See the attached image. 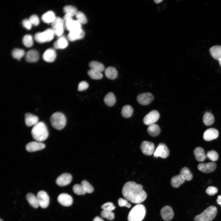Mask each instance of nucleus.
I'll list each match as a JSON object with an SVG mask.
<instances>
[{"mask_svg": "<svg viewBox=\"0 0 221 221\" xmlns=\"http://www.w3.org/2000/svg\"><path fill=\"white\" fill-rule=\"evenodd\" d=\"M122 193L126 200L134 204L140 203L144 201L147 197L146 193L143 190L142 186L132 181H128L124 184Z\"/></svg>", "mask_w": 221, "mask_h": 221, "instance_id": "obj_1", "label": "nucleus"}, {"mask_svg": "<svg viewBox=\"0 0 221 221\" xmlns=\"http://www.w3.org/2000/svg\"><path fill=\"white\" fill-rule=\"evenodd\" d=\"M31 133L33 138L37 141L40 142L45 140L48 136L47 127L42 122H39L34 126Z\"/></svg>", "mask_w": 221, "mask_h": 221, "instance_id": "obj_2", "label": "nucleus"}, {"mask_svg": "<svg viewBox=\"0 0 221 221\" xmlns=\"http://www.w3.org/2000/svg\"><path fill=\"white\" fill-rule=\"evenodd\" d=\"M146 209L144 206L138 204L134 206L131 210L128 215V221H142L144 218Z\"/></svg>", "mask_w": 221, "mask_h": 221, "instance_id": "obj_3", "label": "nucleus"}, {"mask_svg": "<svg viewBox=\"0 0 221 221\" xmlns=\"http://www.w3.org/2000/svg\"><path fill=\"white\" fill-rule=\"evenodd\" d=\"M217 209L215 206L211 205L207 207L200 214L196 215L194 221H211L217 215Z\"/></svg>", "mask_w": 221, "mask_h": 221, "instance_id": "obj_4", "label": "nucleus"}, {"mask_svg": "<svg viewBox=\"0 0 221 221\" xmlns=\"http://www.w3.org/2000/svg\"><path fill=\"white\" fill-rule=\"evenodd\" d=\"M50 121L52 126L59 130L63 129L66 123L65 116L60 112H56L53 114L50 117Z\"/></svg>", "mask_w": 221, "mask_h": 221, "instance_id": "obj_5", "label": "nucleus"}, {"mask_svg": "<svg viewBox=\"0 0 221 221\" xmlns=\"http://www.w3.org/2000/svg\"><path fill=\"white\" fill-rule=\"evenodd\" d=\"M55 35L52 29L49 28L43 32L36 33L34 35V38L37 42L42 43L51 41L54 38Z\"/></svg>", "mask_w": 221, "mask_h": 221, "instance_id": "obj_6", "label": "nucleus"}, {"mask_svg": "<svg viewBox=\"0 0 221 221\" xmlns=\"http://www.w3.org/2000/svg\"><path fill=\"white\" fill-rule=\"evenodd\" d=\"M52 29L55 35L59 37L62 35L65 27L63 19L60 17H56L51 23Z\"/></svg>", "mask_w": 221, "mask_h": 221, "instance_id": "obj_7", "label": "nucleus"}, {"mask_svg": "<svg viewBox=\"0 0 221 221\" xmlns=\"http://www.w3.org/2000/svg\"><path fill=\"white\" fill-rule=\"evenodd\" d=\"M153 154L155 157H160L162 158H165L169 155V151L165 144L160 143L158 145Z\"/></svg>", "mask_w": 221, "mask_h": 221, "instance_id": "obj_8", "label": "nucleus"}, {"mask_svg": "<svg viewBox=\"0 0 221 221\" xmlns=\"http://www.w3.org/2000/svg\"><path fill=\"white\" fill-rule=\"evenodd\" d=\"M160 117L159 112L153 110L149 113L144 117L143 122L145 124L149 126L155 124L157 121Z\"/></svg>", "mask_w": 221, "mask_h": 221, "instance_id": "obj_9", "label": "nucleus"}, {"mask_svg": "<svg viewBox=\"0 0 221 221\" xmlns=\"http://www.w3.org/2000/svg\"><path fill=\"white\" fill-rule=\"evenodd\" d=\"M37 196L39 206L43 208L48 207L49 203V198L45 192L43 191H39L38 192Z\"/></svg>", "mask_w": 221, "mask_h": 221, "instance_id": "obj_10", "label": "nucleus"}, {"mask_svg": "<svg viewBox=\"0 0 221 221\" xmlns=\"http://www.w3.org/2000/svg\"><path fill=\"white\" fill-rule=\"evenodd\" d=\"M140 148L143 153L146 155H151L155 151L154 144L147 141H144L142 142Z\"/></svg>", "mask_w": 221, "mask_h": 221, "instance_id": "obj_11", "label": "nucleus"}, {"mask_svg": "<svg viewBox=\"0 0 221 221\" xmlns=\"http://www.w3.org/2000/svg\"><path fill=\"white\" fill-rule=\"evenodd\" d=\"M153 99V96L151 93L149 92L140 94L137 97V100L138 103L143 105H148Z\"/></svg>", "mask_w": 221, "mask_h": 221, "instance_id": "obj_12", "label": "nucleus"}, {"mask_svg": "<svg viewBox=\"0 0 221 221\" xmlns=\"http://www.w3.org/2000/svg\"><path fill=\"white\" fill-rule=\"evenodd\" d=\"M72 176L68 173H64L59 176L56 179V183L60 186H64L69 184L71 182Z\"/></svg>", "mask_w": 221, "mask_h": 221, "instance_id": "obj_13", "label": "nucleus"}, {"mask_svg": "<svg viewBox=\"0 0 221 221\" xmlns=\"http://www.w3.org/2000/svg\"><path fill=\"white\" fill-rule=\"evenodd\" d=\"M45 145L41 142H31L28 143L25 146L26 150L29 152H34L44 149Z\"/></svg>", "mask_w": 221, "mask_h": 221, "instance_id": "obj_14", "label": "nucleus"}, {"mask_svg": "<svg viewBox=\"0 0 221 221\" xmlns=\"http://www.w3.org/2000/svg\"><path fill=\"white\" fill-rule=\"evenodd\" d=\"M216 167V164L215 162H210L207 163H200L198 165L197 168L203 173H208L214 171Z\"/></svg>", "mask_w": 221, "mask_h": 221, "instance_id": "obj_15", "label": "nucleus"}, {"mask_svg": "<svg viewBox=\"0 0 221 221\" xmlns=\"http://www.w3.org/2000/svg\"><path fill=\"white\" fill-rule=\"evenodd\" d=\"M160 214L162 218L165 221L171 220L174 216V212L169 206H166L161 210Z\"/></svg>", "mask_w": 221, "mask_h": 221, "instance_id": "obj_16", "label": "nucleus"}, {"mask_svg": "<svg viewBox=\"0 0 221 221\" xmlns=\"http://www.w3.org/2000/svg\"><path fill=\"white\" fill-rule=\"evenodd\" d=\"M57 201L61 205L68 207L71 206L73 203V199L70 195L64 193L60 194L57 197Z\"/></svg>", "mask_w": 221, "mask_h": 221, "instance_id": "obj_17", "label": "nucleus"}, {"mask_svg": "<svg viewBox=\"0 0 221 221\" xmlns=\"http://www.w3.org/2000/svg\"><path fill=\"white\" fill-rule=\"evenodd\" d=\"M219 133L218 130L213 128L207 129L203 134V138L206 141H209L217 138Z\"/></svg>", "mask_w": 221, "mask_h": 221, "instance_id": "obj_18", "label": "nucleus"}, {"mask_svg": "<svg viewBox=\"0 0 221 221\" xmlns=\"http://www.w3.org/2000/svg\"><path fill=\"white\" fill-rule=\"evenodd\" d=\"M56 53L55 51L52 48L47 49L43 54L42 57L45 61L51 63L53 62L56 59Z\"/></svg>", "mask_w": 221, "mask_h": 221, "instance_id": "obj_19", "label": "nucleus"}, {"mask_svg": "<svg viewBox=\"0 0 221 221\" xmlns=\"http://www.w3.org/2000/svg\"><path fill=\"white\" fill-rule=\"evenodd\" d=\"M84 31L81 29L69 32L68 35V38L71 41H74L82 39L84 37Z\"/></svg>", "mask_w": 221, "mask_h": 221, "instance_id": "obj_20", "label": "nucleus"}, {"mask_svg": "<svg viewBox=\"0 0 221 221\" xmlns=\"http://www.w3.org/2000/svg\"><path fill=\"white\" fill-rule=\"evenodd\" d=\"M39 57L38 52L36 50L32 49L29 51L25 55L26 60L29 63H34L37 61Z\"/></svg>", "mask_w": 221, "mask_h": 221, "instance_id": "obj_21", "label": "nucleus"}, {"mask_svg": "<svg viewBox=\"0 0 221 221\" xmlns=\"http://www.w3.org/2000/svg\"><path fill=\"white\" fill-rule=\"evenodd\" d=\"M25 122L28 126H34L39 122V118L35 115L27 113L25 114Z\"/></svg>", "mask_w": 221, "mask_h": 221, "instance_id": "obj_22", "label": "nucleus"}, {"mask_svg": "<svg viewBox=\"0 0 221 221\" xmlns=\"http://www.w3.org/2000/svg\"><path fill=\"white\" fill-rule=\"evenodd\" d=\"M68 41L66 38L63 36L59 37V38L53 44V47L55 49H64L68 45Z\"/></svg>", "mask_w": 221, "mask_h": 221, "instance_id": "obj_23", "label": "nucleus"}, {"mask_svg": "<svg viewBox=\"0 0 221 221\" xmlns=\"http://www.w3.org/2000/svg\"><path fill=\"white\" fill-rule=\"evenodd\" d=\"M193 153L196 160L202 162L205 160L206 156L204 149L201 147H196L194 150Z\"/></svg>", "mask_w": 221, "mask_h": 221, "instance_id": "obj_24", "label": "nucleus"}, {"mask_svg": "<svg viewBox=\"0 0 221 221\" xmlns=\"http://www.w3.org/2000/svg\"><path fill=\"white\" fill-rule=\"evenodd\" d=\"M210 53L215 59L219 60L221 59V46L215 45L209 49Z\"/></svg>", "mask_w": 221, "mask_h": 221, "instance_id": "obj_25", "label": "nucleus"}, {"mask_svg": "<svg viewBox=\"0 0 221 221\" xmlns=\"http://www.w3.org/2000/svg\"><path fill=\"white\" fill-rule=\"evenodd\" d=\"M185 180L180 175L178 174L173 176L171 180V185L174 188H177L183 184Z\"/></svg>", "mask_w": 221, "mask_h": 221, "instance_id": "obj_26", "label": "nucleus"}, {"mask_svg": "<svg viewBox=\"0 0 221 221\" xmlns=\"http://www.w3.org/2000/svg\"><path fill=\"white\" fill-rule=\"evenodd\" d=\"M105 74L108 79L114 80L117 77L118 72L116 69L114 67H109L105 69Z\"/></svg>", "mask_w": 221, "mask_h": 221, "instance_id": "obj_27", "label": "nucleus"}, {"mask_svg": "<svg viewBox=\"0 0 221 221\" xmlns=\"http://www.w3.org/2000/svg\"><path fill=\"white\" fill-rule=\"evenodd\" d=\"M105 104L108 107H112L115 103L116 99L114 94L112 92L108 93L104 98Z\"/></svg>", "mask_w": 221, "mask_h": 221, "instance_id": "obj_28", "label": "nucleus"}, {"mask_svg": "<svg viewBox=\"0 0 221 221\" xmlns=\"http://www.w3.org/2000/svg\"><path fill=\"white\" fill-rule=\"evenodd\" d=\"M147 131L150 135L154 137L158 136L160 134L161 129L158 125L153 124L149 126Z\"/></svg>", "mask_w": 221, "mask_h": 221, "instance_id": "obj_29", "label": "nucleus"}, {"mask_svg": "<svg viewBox=\"0 0 221 221\" xmlns=\"http://www.w3.org/2000/svg\"><path fill=\"white\" fill-rule=\"evenodd\" d=\"M54 12L51 11H48L44 14L41 16V19L45 23H52L56 18Z\"/></svg>", "mask_w": 221, "mask_h": 221, "instance_id": "obj_30", "label": "nucleus"}, {"mask_svg": "<svg viewBox=\"0 0 221 221\" xmlns=\"http://www.w3.org/2000/svg\"><path fill=\"white\" fill-rule=\"evenodd\" d=\"M26 198L29 204L33 207L37 208L39 206L37 196L31 193H28Z\"/></svg>", "mask_w": 221, "mask_h": 221, "instance_id": "obj_31", "label": "nucleus"}, {"mask_svg": "<svg viewBox=\"0 0 221 221\" xmlns=\"http://www.w3.org/2000/svg\"><path fill=\"white\" fill-rule=\"evenodd\" d=\"M91 69L102 72L105 69L104 65L101 63L95 61H91L89 64Z\"/></svg>", "mask_w": 221, "mask_h": 221, "instance_id": "obj_32", "label": "nucleus"}, {"mask_svg": "<svg viewBox=\"0 0 221 221\" xmlns=\"http://www.w3.org/2000/svg\"><path fill=\"white\" fill-rule=\"evenodd\" d=\"M203 120V123L205 125L209 126L213 123L214 122V118L211 113L207 112L204 114Z\"/></svg>", "mask_w": 221, "mask_h": 221, "instance_id": "obj_33", "label": "nucleus"}, {"mask_svg": "<svg viewBox=\"0 0 221 221\" xmlns=\"http://www.w3.org/2000/svg\"><path fill=\"white\" fill-rule=\"evenodd\" d=\"M133 112V109L129 105H126L123 106L122 109L121 114L124 118H129L131 117Z\"/></svg>", "mask_w": 221, "mask_h": 221, "instance_id": "obj_34", "label": "nucleus"}, {"mask_svg": "<svg viewBox=\"0 0 221 221\" xmlns=\"http://www.w3.org/2000/svg\"><path fill=\"white\" fill-rule=\"evenodd\" d=\"M180 174L186 180L190 181L192 178L193 176L192 173L189 169L186 167H184L180 170Z\"/></svg>", "mask_w": 221, "mask_h": 221, "instance_id": "obj_35", "label": "nucleus"}, {"mask_svg": "<svg viewBox=\"0 0 221 221\" xmlns=\"http://www.w3.org/2000/svg\"><path fill=\"white\" fill-rule=\"evenodd\" d=\"M63 10L65 14L68 15L72 17L73 16H75L78 12L76 8L71 5L65 6L64 7Z\"/></svg>", "mask_w": 221, "mask_h": 221, "instance_id": "obj_36", "label": "nucleus"}, {"mask_svg": "<svg viewBox=\"0 0 221 221\" xmlns=\"http://www.w3.org/2000/svg\"><path fill=\"white\" fill-rule=\"evenodd\" d=\"M87 74L90 77L93 79H100L103 77L101 72L91 69L88 71Z\"/></svg>", "mask_w": 221, "mask_h": 221, "instance_id": "obj_37", "label": "nucleus"}, {"mask_svg": "<svg viewBox=\"0 0 221 221\" xmlns=\"http://www.w3.org/2000/svg\"><path fill=\"white\" fill-rule=\"evenodd\" d=\"M25 54V51L22 49L17 48L14 49L12 52L13 57L19 60L22 58Z\"/></svg>", "mask_w": 221, "mask_h": 221, "instance_id": "obj_38", "label": "nucleus"}, {"mask_svg": "<svg viewBox=\"0 0 221 221\" xmlns=\"http://www.w3.org/2000/svg\"><path fill=\"white\" fill-rule=\"evenodd\" d=\"M22 42L25 47H30L33 44L32 37L30 34L25 35L23 38Z\"/></svg>", "mask_w": 221, "mask_h": 221, "instance_id": "obj_39", "label": "nucleus"}, {"mask_svg": "<svg viewBox=\"0 0 221 221\" xmlns=\"http://www.w3.org/2000/svg\"><path fill=\"white\" fill-rule=\"evenodd\" d=\"M75 17L76 21L81 25L85 24L87 22V19L85 14L82 12L78 11Z\"/></svg>", "mask_w": 221, "mask_h": 221, "instance_id": "obj_40", "label": "nucleus"}, {"mask_svg": "<svg viewBox=\"0 0 221 221\" xmlns=\"http://www.w3.org/2000/svg\"><path fill=\"white\" fill-rule=\"evenodd\" d=\"M86 193H91L94 191V188L92 186L87 180H83L81 183V184Z\"/></svg>", "mask_w": 221, "mask_h": 221, "instance_id": "obj_41", "label": "nucleus"}, {"mask_svg": "<svg viewBox=\"0 0 221 221\" xmlns=\"http://www.w3.org/2000/svg\"><path fill=\"white\" fill-rule=\"evenodd\" d=\"M72 189L74 193L77 195H83L86 193L81 185L76 184L73 186Z\"/></svg>", "mask_w": 221, "mask_h": 221, "instance_id": "obj_42", "label": "nucleus"}, {"mask_svg": "<svg viewBox=\"0 0 221 221\" xmlns=\"http://www.w3.org/2000/svg\"><path fill=\"white\" fill-rule=\"evenodd\" d=\"M101 216L103 218H105L108 220H112L114 217V215L112 211L103 210L101 213Z\"/></svg>", "mask_w": 221, "mask_h": 221, "instance_id": "obj_43", "label": "nucleus"}, {"mask_svg": "<svg viewBox=\"0 0 221 221\" xmlns=\"http://www.w3.org/2000/svg\"><path fill=\"white\" fill-rule=\"evenodd\" d=\"M206 156L209 160L213 161H216L218 159V153L213 150L208 151L207 153Z\"/></svg>", "mask_w": 221, "mask_h": 221, "instance_id": "obj_44", "label": "nucleus"}, {"mask_svg": "<svg viewBox=\"0 0 221 221\" xmlns=\"http://www.w3.org/2000/svg\"><path fill=\"white\" fill-rule=\"evenodd\" d=\"M101 208L103 210L112 211L115 209V207L112 203L107 202L103 204Z\"/></svg>", "mask_w": 221, "mask_h": 221, "instance_id": "obj_45", "label": "nucleus"}, {"mask_svg": "<svg viewBox=\"0 0 221 221\" xmlns=\"http://www.w3.org/2000/svg\"><path fill=\"white\" fill-rule=\"evenodd\" d=\"M118 205L120 207H125L128 208H130L131 204L128 202L127 200L125 199L119 198L118 200Z\"/></svg>", "mask_w": 221, "mask_h": 221, "instance_id": "obj_46", "label": "nucleus"}, {"mask_svg": "<svg viewBox=\"0 0 221 221\" xmlns=\"http://www.w3.org/2000/svg\"><path fill=\"white\" fill-rule=\"evenodd\" d=\"M218 191V189L216 187L210 186L206 189V192L209 196H213L216 194Z\"/></svg>", "mask_w": 221, "mask_h": 221, "instance_id": "obj_47", "label": "nucleus"}, {"mask_svg": "<svg viewBox=\"0 0 221 221\" xmlns=\"http://www.w3.org/2000/svg\"><path fill=\"white\" fill-rule=\"evenodd\" d=\"M32 25L35 26L38 25L40 23V20L38 17L36 15L33 14L31 15L29 19Z\"/></svg>", "mask_w": 221, "mask_h": 221, "instance_id": "obj_48", "label": "nucleus"}, {"mask_svg": "<svg viewBox=\"0 0 221 221\" xmlns=\"http://www.w3.org/2000/svg\"><path fill=\"white\" fill-rule=\"evenodd\" d=\"M89 87L87 82L85 81L80 82L78 85V90L79 91H83L87 89Z\"/></svg>", "mask_w": 221, "mask_h": 221, "instance_id": "obj_49", "label": "nucleus"}, {"mask_svg": "<svg viewBox=\"0 0 221 221\" xmlns=\"http://www.w3.org/2000/svg\"><path fill=\"white\" fill-rule=\"evenodd\" d=\"M22 25L23 26L28 30L31 29L32 26V24L29 20L27 19H25L22 21Z\"/></svg>", "mask_w": 221, "mask_h": 221, "instance_id": "obj_50", "label": "nucleus"}, {"mask_svg": "<svg viewBox=\"0 0 221 221\" xmlns=\"http://www.w3.org/2000/svg\"><path fill=\"white\" fill-rule=\"evenodd\" d=\"M216 201L217 203L221 206V195L218 196Z\"/></svg>", "mask_w": 221, "mask_h": 221, "instance_id": "obj_51", "label": "nucleus"}, {"mask_svg": "<svg viewBox=\"0 0 221 221\" xmlns=\"http://www.w3.org/2000/svg\"><path fill=\"white\" fill-rule=\"evenodd\" d=\"M93 221H104L100 217L96 216L95 217L93 220Z\"/></svg>", "mask_w": 221, "mask_h": 221, "instance_id": "obj_52", "label": "nucleus"}, {"mask_svg": "<svg viewBox=\"0 0 221 221\" xmlns=\"http://www.w3.org/2000/svg\"><path fill=\"white\" fill-rule=\"evenodd\" d=\"M162 1V0H154L155 2L156 3H159L161 2Z\"/></svg>", "mask_w": 221, "mask_h": 221, "instance_id": "obj_53", "label": "nucleus"}, {"mask_svg": "<svg viewBox=\"0 0 221 221\" xmlns=\"http://www.w3.org/2000/svg\"><path fill=\"white\" fill-rule=\"evenodd\" d=\"M218 61H219V63L220 65V66H221V59H220V60H218Z\"/></svg>", "mask_w": 221, "mask_h": 221, "instance_id": "obj_54", "label": "nucleus"}, {"mask_svg": "<svg viewBox=\"0 0 221 221\" xmlns=\"http://www.w3.org/2000/svg\"><path fill=\"white\" fill-rule=\"evenodd\" d=\"M0 221H3L1 219H0Z\"/></svg>", "mask_w": 221, "mask_h": 221, "instance_id": "obj_55", "label": "nucleus"}]
</instances>
